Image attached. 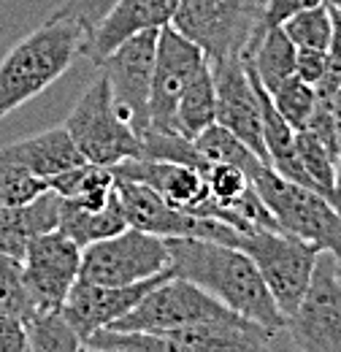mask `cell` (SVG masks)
<instances>
[{"mask_svg": "<svg viewBox=\"0 0 341 352\" xmlns=\"http://www.w3.org/2000/svg\"><path fill=\"white\" fill-rule=\"evenodd\" d=\"M166 244L176 276L195 282L236 314L282 333L285 314L263 282L255 261L241 247L212 239H166Z\"/></svg>", "mask_w": 341, "mask_h": 352, "instance_id": "6da1fadb", "label": "cell"}, {"mask_svg": "<svg viewBox=\"0 0 341 352\" xmlns=\"http://www.w3.org/2000/svg\"><path fill=\"white\" fill-rule=\"evenodd\" d=\"M85 28L71 16L52 14L0 60V120L38 98L82 54Z\"/></svg>", "mask_w": 341, "mask_h": 352, "instance_id": "7a4b0ae2", "label": "cell"}, {"mask_svg": "<svg viewBox=\"0 0 341 352\" xmlns=\"http://www.w3.org/2000/svg\"><path fill=\"white\" fill-rule=\"evenodd\" d=\"M265 0H179L170 25L190 38L209 63L241 57L263 33Z\"/></svg>", "mask_w": 341, "mask_h": 352, "instance_id": "3957f363", "label": "cell"}, {"mask_svg": "<svg viewBox=\"0 0 341 352\" xmlns=\"http://www.w3.org/2000/svg\"><path fill=\"white\" fill-rule=\"evenodd\" d=\"M63 125L89 163L114 168L122 160L144 157V141L114 109L111 87L103 71L76 100Z\"/></svg>", "mask_w": 341, "mask_h": 352, "instance_id": "277c9868", "label": "cell"}, {"mask_svg": "<svg viewBox=\"0 0 341 352\" xmlns=\"http://www.w3.org/2000/svg\"><path fill=\"white\" fill-rule=\"evenodd\" d=\"M252 184L285 230L333 252L341 263V214L322 192L285 179L268 163L260 166Z\"/></svg>", "mask_w": 341, "mask_h": 352, "instance_id": "5b68a950", "label": "cell"}, {"mask_svg": "<svg viewBox=\"0 0 341 352\" xmlns=\"http://www.w3.org/2000/svg\"><path fill=\"white\" fill-rule=\"evenodd\" d=\"M282 347L303 352H341V268L333 252L322 250L311 282L285 320Z\"/></svg>", "mask_w": 341, "mask_h": 352, "instance_id": "8992f818", "label": "cell"}, {"mask_svg": "<svg viewBox=\"0 0 341 352\" xmlns=\"http://www.w3.org/2000/svg\"><path fill=\"white\" fill-rule=\"evenodd\" d=\"M239 247L255 261L263 282L268 285L276 307L282 309L287 320V314L303 298L317 265V255L322 250L290 230H268V228L244 233Z\"/></svg>", "mask_w": 341, "mask_h": 352, "instance_id": "52a82bcc", "label": "cell"}, {"mask_svg": "<svg viewBox=\"0 0 341 352\" xmlns=\"http://www.w3.org/2000/svg\"><path fill=\"white\" fill-rule=\"evenodd\" d=\"M166 271H170L166 239L138 228H125L122 233L82 247L79 276L98 285L122 287L155 279Z\"/></svg>", "mask_w": 341, "mask_h": 352, "instance_id": "ba28073f", "label": "cell"}, {"mask_svg": "<svg viewBox=\"0 0 341 352\" xmlns=\"http://www.w3.org/2000/svg\"><path fill=\"white\" fill-rule=\"evenodd\" d=\"M236 311L217 301L212 293L198 287L195 282L170 274L163 282H157L125 317H120L114 325L117 331H149V333H168L184 325L225 320Z\"/></svg>", "mask_w": 341, "mask_h": 352, "instance_id": "9c48e42d", "label": "cell"}, {"mask_svg": "<svg viewBox=\"0 0 341 352\" xmlns=\"http://www.w3.org/2000/svg\"><path fill=\"white\" fill-rule=\"evenodd\" d=\"M160 30H141L125 38L98 68L106 74L120 117L144 138L149 131V89Z\"/></svg>", "mask_w": 341, "mask_h": 352, "instance_id": "30bf717a", "label": "cell"}, {"mask_svg": "<svg viewBox=\"0 0 341 352\" xmlns=\"http://www.w3.org/2000/svg\"><path fill=\"white\" fill-rule=\"evenodd\" d=\"M117 190H120L130 228H138L163 239H212L233 247H239L241 241V233L228 222H222L219 217H204V214L173 209L152 187L141 182L117 176Z\"/></svg>", "mask_w": 341, "mask_h": 352, "instance_id": "8fae6325", "label": "cell"}, {"mask_svg": "<svg viewBox=\"0 0 341 352\" xmlns=\"http://www.w3.org/2000/svg\"><path fill=\"white\" fill-rule=\"evenodd\" d=\"M22 265H25V285H28L33 309L57 311L63 309L68 290L79 279L82 247L63 228H54L49 233L36 236L28 244Z\"/></svg>", "mask_w": 341, "mask_h": 352, "instance_id": "7c38bea8", "label": "cell"}, {"mask_svg": "<svg viewBox=\"0 0 341 352\" xmlns=\"http://www.w3.org/2000/svg\"><path fill=\"white\" fill-rule=\"evenodd\" d=\"M204 60L206 54L201 52V46L184 38L173 25L160 28L149 89V131H176L173 120L179 95Z\"/></svg>", "mask_w": 341, "mask_h": 352, "instance_id": "4fadbf2b", "label": "cell"}, {"mask_svg": "<svg viewBox=\"0 0 341 352\" xmlns=\"http://www.w3.org/2000/svg\"><path fill=\"white\" fill-rule=\"evenodd\" d=\"M217 92V122L239 135L263 163H268L265 141H263V120L255 82L241 57H228L219 63H209Z\"/></svg>", "mask_w": 341, "mask_h": 352, "instance_id": "5bb4252c", "label": "cell"}, {"mask_svg": "<svg viewBox=\"0 0 341 352\" xmlns=\"http://www.w3.org/2000/svg\"><path fill=\"white\" fill-rule=\"evenodd\" d=\"M111 171L114 176L133 179V182L152 187L173 209L214 217V198L201 168H192L187 163H173V160L130 157V160L117 163Z\"/></svg>", "mask_w": 341, "mask_h": 352, "instance_id": "9a60e30c", "label": "cell"}, {"mask_svg": "<svg viewBox=\"0 0 341 352\" xmlns=\"http://www.w3.org/2000/svg\"><path fill=\"white\" fill-rule=\"evenodd\" d=\"M170 274L173 271H166V274H160L155 279L135 282V285H122V287L98 285V282H89V279L79 276L74 282V287L68 290V298L63 304V314L85 342L89 333H95L100 328H109L120 317H125L157 282H163Z\"/></svg>", "mask_w": 341, "mask_h": 352, "instance_id": "2e32d148", "label": "cell"}, {"mask_svg": "<svg viewBox=\"0 0 341 352\" xmlns=\"http://www.w3.org/2000/svg\"><path fill=\"white\" fill-rule=\"evenodd\" d=\"M179 0H117L111 11L82 41V54L100 65L125 38L141 30H160L170 25Z\"/></svg>", "mask_w": 341, "mask_h": 352, "instance_id": "e0dca14e", "label": "cell"}, {"mask_svg": "<svg viewBox=\"0 0 341 352\" xmlns=\"http://www.w3.org/2000/svg\"><path fill=\"white\" fill-rule=\"evenodd\" d=\"M60 217L63 198L49 187L25 204L0 206V252L22 261L28 244L36 236L60 228Z\"/></svg>", "mask_w": 341, "mask_h": 352, "instance_id": "ac0fdd59", "label": "cell"}, {"mask_svg": "<svg viewBox=\"0 0 341 352\" xmlns=\"http://www.w3.org/2000/svg\"><path fill=\"white\" fill-rule=\"evenodd\" d=\"M0 157H6L11 163H16L19 168L43 179V184H46L49 176L85 163L79 146L74 144L65 125L28 135V138H19L14 144H6V146H0Z\"/></svg>", "mask_w": 341, "mask_h": 352, "instance_id": "d6986e66", "label": "cell"}, {"mask_svg": "<svg viewBox=\"0 0 341 352\" xmlns=\"http://www.w3.org/2000/svg\"><path fill=\"white\" fill-rule=\"evenodd\" d=\"M296 54H298V46L290 41L282 25L263 28V33L252 38V44L241 52L244 63L252 68L257 82L268 92H274L282 82L296 76Z\"/></svg>", "mask_w": 341, "mask_h": 352, "instance_id": "ffe728a7", "label": "cell"}, {"mask_svg": "<svg viewBox=\"0 0 341 352\" xmlns=\"http://www.w3.org/2000/svg\"><path fill=\"white\" fill-rule=\"evenodd\" d=\"M60 228L79 247H87V244L100 241V239H109L114 233H122L130 225H128V214H125V206H122V198H120V190L100 209H87V206H76V204L63 201Z\"/></svg>", "mask_w": 341, "mask_h": 352, "instance_id": "44dd1931", "label": "cell"}, {"mask_svg": "<svg viewBox=\"0 0 341 352\" xmlns=\"http://www.w3.org/2000/svg\"><path fill=\"white\" fill-rule=\"evenodd\" d=\"M214 122H217V92H214L212 65L209 60H204L179 95L173 128L187 138H195Z\"/></svg>", "mask_w": 341, "mask_h": 352, "instance_id": "7402d4cb", "label": "cell"}, {"mask_svg": "<svg viewBox=\"0 0 341 352\" xmlns=\"http://www.w3.org/2000/svg\"><path fill=\"white\" fill-rule=\"evenodd\" d=\"M28 350L30 352H79L85 350L82 336L65 320L63 309L57 311H36L25 320Z\"/></svg>", "mask_w": 341, "mask_h": 352, "instance_id": "603a6c76", "label": "cell"}, {"mask_svg": "<svg viewBox=\"0 0 341 352\" xmlns=\"http://www.w3.org/2000/svg\"><path fill=\"white\" fill-rule=\"evenodd\" d=\"M192 141H195V146H198V152L204 155L206 163H230V166H239V168H244L250 174V179H255V174L260 171V166H263V160L257 157L255 152L239 135H233L228 128H222L219 122L209 125L204 133H198Z\"/></svg>", "mask_w": 341, "mask_h": 352, "instance_id": "cb8c5ba5", "label": "cell"}, {"mask_svg": "<svg viewBox=\"0 0 341 352\" xmlns=\"http://www.w3.org/2000/svg\"><path fill=\"white\" fill-rule=\"evenodd\" d=\"M285 33L290 36V41L298 49H322L328 52L331 38H333V14H331V3L322 0L317 6H309L298 14L287 16L282 22Z\"/></svg>", "mask_w": 341, "mask_h": 352, "instance_id": "d4e9b609", "label": "cell"}, {"mask_svg": "<svg viewBox=\"0 0 341 352\" xmlns=\"http://www.w3.org/2000/svg\"><path fill=\"white\" fill-rule=\"evenodd\" d=\"M271 100L293 131H303L311 122V114H314V106H317V89L296 74L271 92Z\"/></svg>", "mask_w": 341, "mask_h": 352, "instance_id": "484cf974", "label": "cell"}, {"mask_svg": "<svg viewBox=\"0 0 341 352\" xmlns=\"http://www.w3.org/2000/svg\"><path fill=\"white\" fill-rule=\"evenodd\" d=\"M85 350L95 352H168L163 333L100 328L85 339Z\"/></svg>", "mask_w": 341, "mask_h": 352, "instance_id": "4316f807", "label": "cell"}, {"mask_svg": "<svg viewBox=\"0 0 341 352\" xmlns=\"http://www.w3.org/2000/svg\"><path fill=\"white\" fill-rule=\"evenodd\" d=\"M33 311L36 309L25 285V265L19 258L0 252V314L28 320Z\"/></svg>", "mask_w": 341, "mask_h": 352, "instance_id": "83f0119b", "label": "cell"}, {"mask_svg": "<svg viewBox=\"0 0 341 352\" xmlns=\"http://www.w3.org/2000/svg\"><path fill=\"white\" fill-rule=\"evenodd\" d=\"M204 176H206L209 192L214 198V217H219V212L225 206L239 201L252 187L250 174L244 168H239V166H230V163H209Z\"/></svg>", "mask_w": 341, "mask_h": 352, "instance_id": "f1b7e54d", "label": "cell"}, {"mask_svg": "<svg viewBox=\"0 0 341 352\" xmlns=\"http://www.w3.org/2000/svg\"><path fill=\"white\" fill-rule=\"evenodd\" d=\"M41 190H46L43 179L19 168L16 163H11L6 157H0V206L25 204V201L36 198Z\"/></svg>", "mask_w": 341, "mask_h": 352, "instance_id": "f546056e", "label": "cell"}, {"mask_svg": "<svg viewBox=\"0 0 341 352\" xmlns=\"http://www.w3.org/2000/svg\"><path fill=\"white\" fill-rule=\"evenodd\" d=\"M117 0H65L54 14L60 16H71L74 22H79L85 28V36L111 11Z\"/></svg>", "mask_w": 341, "mask_h": 352, "instance_id": "4dcf8cb0", "label": "cell"}, {"mask_svg": "<svg viewBox=\"0 0 341 352\" xmlns=\"http://www.w3.org/2000/svg\"><path fill=\"white\" fill-rule=\"evenodd\" d=\"M328 71V52L322 49H298L296 54V74L309 85H320Z\"/></svg>", "mask_w": 341, "mask_h": 352, "instance_id": "1f68e13d", "label": "cell"}, {"mask_svg": "<svg viewBox=\"0 0 341 352\" xmlns=\"http://www.w3.org/2000/svg\"><path fill=\"white\" fill-rule=\"evenodd\" d=\"M0 352H28L25 320L0 314Z\"/></svg>", "mask_w": 341, "mask_h": 352, "instance_id": "d6a6232c", "label": "cell"}, {"mask_svg": "<svg viewBox=\"0 0 341 352\" xmlns=\"http://www.w3.org/2000/svg\"><path fill=\"white\" fill-rule=\"evenodd\" d=\"M322 0H265V14H263V28L282 25L287 16L298 14L309 6H317Z\"/></svg>", "mask_w": 341, "mask_h": 352, "instance_id": "836d02e7", "label": "cell"}, {"mask_svg": "<svg viewBox=\"0 0 341 352\" xmlns=\"http://www.w3.org/2000/svg\"><path fill=\"white\" fill-rule=\"evenodd\" d=\"M331 3H333V6L339 8V14H341V0H331Z\"/></svg>", "mask_w": 341, "mask_h": 352, "instance_id": "e575fe53", "label": "cell"}, {"mask_svg": "<svg viewBox=\"0 0 341 352\" xmlns=\"http://www.w3.org/2000/svg\"><path fill=\"white\" fill-rule=\"evenodd\" d=\"M339 268H341V263H339Z\"/></svg>", "mask_w": 341, "mask_h": 352, "instance_id": "d590c367", "label": "cell"}]
</instances>
